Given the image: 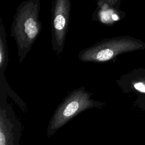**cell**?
Wrapping results in <instances>:
<instances>
[{
    "label": "cell",
    "instance_id": "cell-1",
    "mask_svg": "<svg viewBox=\"0 0 145 145\" xmlns=\"http://www.w3.org/2000/svg\"><path fill=\"white\" fill-rule=\"evenodd\" d=\"M40 9V0H25L18 5L13 16L10 36L16 42L20 63L24 61L41 33Z\"/></svg>",
    "mask_w": 145,
    "mask_h": 145
},
{
    "label": "cell",
    "instance_id": "cell-2",
    "mask_svg": "<svg viewBox=\"0 0 145 145\" xmlns=\"http://www.w3.org/2000/svg\"><path fill=\"white\" fill-rule=\"evenodd\" d=\"M93 93L87 91L83 86L75 88L65 96L57 106L49 122L46 136L52 137L80 113L93 108L102 109L106 105L104 101L93 99Z\"/></svg>",
    "mask_w": 145,
    "mask_h": 145
},
{
    "label": "cell",
    "instance_id": "cell-3",
    "mask_svg": "<svg viewBox=\"0 0 145 145\" xmlns=\"http://www.w3.org/2000/svg\"><path fill=\"white\" fill-rule=\"evenodd\" d=\"M145 49V42L130 36L104 39L82 50L78 56L83 62L104 63L122 54Z\"/></svg>",
    "mask_w": 145,
    "mask_h": 145
},
{
    "label": "cell",
    "instance_id": "cell-4",
    "mask_svg": "<svg viewBox=\"0 0 145 145\" xmlns=\"http://www.w3.org/2000/svg\"><path fill=\"white\" fill-rule=\"evenodd\" d=\"M70 0H52L51 33L52 46L59 56L63 52L69 29L71 11Z\"/></svg>",
    "mask_w": 145,
    "mask_h": 145
},
{
    "label": "cell",
    "instance_id": "cell-5",
    "mask_svg": "<svg viewBox=\"0 0 145 145\" xmlns=\"http://www.w3.org/2000/svg\"><path fill=\"white\" fill-rule=\"evenodd\" d=\"M7 97L0 91V145H20L22 123Z\"/></svg>",
    "mask_w": 145,
    "mask_h": 145
},
{
    "label": "cell",
    "instance_id": "cell-6",
    "mask_svg": "<svg viewBox=\"0 0 145 145\" xmlns=\"http://www.w3.org/2000/svg\"><path fill=\"white\" fill-rule=\"evenodd\" d=\"M124 93H134L137 98L134 103L145 109V69H134L116 80Z\"/></svg>",
    "mask_w": 145,
    "mask_h": 145
},
{
    "label": "cell",
    "instance_id": "cell-7",
    "mask_svg": "<svg viewBox=\"0 0 145 145\" xmlns=\"http://www.w3.org/2000/svg\"><path fill=\"white\" fill-rule=\"evenodd\" d=\"M126 16V13L108 5L97 6L92 13V20L103 25L111 27Z\"/></svg>",
    "mask_w": 145,
    "mask_h": 145
},
{
    "label": "cell",
    "instance_id": "cell-8",
    "mask_svg": "<svg viewBox=\"0 0 145 145\" xmlns=\"http://www.w3.org/2000/svg\"><path fill=\"white\" fill-rule=\"evenodd\" d=\"M8 63L5 24L0 15V73H5Z\"/></svg>",
    "mask_w": 145,
    "mask_h": 145
},
{
    "label": "cell",
    "instance_id": "cell-9",
    "mask_svg": "<svg viewBox=\"0 0 145 145\" xmlns=\"http://www.w3.org/2000/svg\"><path fill=\"white\" fill-rule=\"evenodd\" d=\"M97 6L102 5H108L117 9H120L121 0H95Z\"/></svg>",
    "mask_w": 145,
    "mask_h": 145
}]
</instances>
